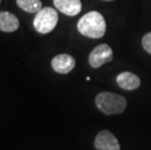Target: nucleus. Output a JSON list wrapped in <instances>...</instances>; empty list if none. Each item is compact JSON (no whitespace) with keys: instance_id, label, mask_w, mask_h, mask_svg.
<instances>
[{"instance_id":"nucleus-1","label":"nucleus","mask_w":151,"mask_h":150,"mask_svg":"<svg viewBox=\"0 0 151 150\" xmlns=\"http://www.w3.org/2000/svg\"><path fill=\"white\" fill-rule=\"evenodd\" d=\"M77 29L86 37L99 39L105 34L106 24L101 13L91 11L85 14L77 24Z\"/></svg>"},{"instance_id":"nucleus-2","label":"nucleus","mask_w":151,"mask_h":150,"mask_svg":"<svg viewBox=\"0 0 151 150\" xmlns=\"http://www.w3.org/2000/svg\"><path fill=\"white\" fill-rule=\"evenodd\" d=\"M96 105L105 115H115L124 112L127 107V100L120 95L102 92L96 97Z\"/></svg>"},{"instance_id":"nucleus-3","label":"nucleus","mask_w":151,"mask_h":150,"mask_svg":"<svg viewBox=\"0 0 151 150\" xmlns=\"http://www.w3.org/2000/svg\"><path fill=\"white\" fill-rule=\"evenodd\" d=\"M59 22V15L52 7H45L36 13L33 19V27L37 32L47 34L54 30Z\"/></svg>"},{"instance_id":"nucleus-4","label":"nucleus","mask_w":151,"mask_h":150,"mask_svg":"<svg viewBox=\"0 0 151 150\" xmlns=\"http://www.w3.org/2000/svg\"><path fill=\"white\" fill-rule=\"evenodd\" d=\"M113 60V51L107 44H99L89 56V63L93 68H99Z\"/></svg>"},{"instance_id":"nucleus-5","label":"nucleus","mask_w":151,"mask_h":150,"mask_svg":"<svg viewBox=\"0 0 151 150\" xmlns=\"http://www.w3.org/2000/svg\"><path fill=\"white\" fill-rule=\"evenodd\" d=\"M95 147L97 150H120V143L113 133L104 130L96 136Z\"/></svg>"},{"instance_id":"nucleus-6","label":"nucleus","mask_w":151,"mask_h":150,"mask_svg":"<svg viewBox=\"0 0 151 150\" xmlns=\"http://www.w3.org/2000/svg\"><path fill=\"white\" fill-rule=\"evenodd\" d=\"M52 67L56 72L60 74H67L75 66V60L72 56L67 54H60L52 60Z\"/></svg>"},{"instance_id":"nucleus-7","label":"nucleus","mask_w":151,"mask_h":150,"mask_svg":"<svg viewBox=\"0 0 151 150\" xmlns=\"http://www.w3.org/2000/svg\"><path fill=\"white\" fill-rule=\"evenodd\" d=\"M54 5L63 14L66 16H76L82 10L80 0H54Z\"/></svg>"},{"instance_id":"nucleus-8","label":"nucleus","mask_w":151,"mask_h":150,"mask_svg":"<svg viewBox=\"0 0 151 150\" xmlns=\"http://www.w3.org/2000/svg\"><path fill=\"white\" fill-rule=\"evenodd\" d=\"M117 84L120 88L127 91L136 90L140 86V79L134 73L124 71L120 73L116 78Z\"/></svg>"},{"instance_id":"nucleus-9","label":"nucleus","mask_w":151,"mask_h":150,"mask_svg":"<svg viewBox=\"0 0 151 150\" xmlns=\"http://www.w3.org/2000/svg\"><path fill=\"white\" fill-rule=\"evenodd\" d=\"M20 27L19 19L9 12H0V30L3 32H14Z\"/></svg>"},{"instance_id":"nucleus-10","label":"nucleus","mask_w":151,"mask_h":150,"mask_svg":"<svg viewBox=\"0 0 151 150\" xmlns=\"http://www.w3.org/2000/svg\"><path fill=\"white\" fill-rule=\"evenodd\" d=\"M16 1L22 10L29 14H36L42 9V2L40 0H16Z\"/></svg>"},{"instance_id":"nucleus-11","label":"nucleus","mask_w":151,"mask_h":150,"mask_svg":"<svg viewBox=\"0 0 151 150\" xmlns=\"http://www.w3.org/2000/svg\"><path fill=\"white\" fill-rule=\"evenodd\" d=\"M141 43H142L143 49L151 55V32H148L144 35L142 37V40H141Z\"/></svg>"},{"instance_id":"nucleus-12","label":"nucleus","mask_w":151,"mask_h":150,"mask_svg":"<svg viewBox=\"0 0 151 150\" xmlns=\"http://www.w3.org/2000/svg\"><path fill=\"white\" fill-rule=\"evenodd\" d=\"M104 1H114V0H104Z\"/></svg>"},{"instance_id":"nucleus-13","label":"nucleus","mask_w":151,"mask_h":150,"mask_svg":"<svg viewBox=\"0 0 151 150\" xmlns=\"http://www.w3.org/2000/svg\"><path fill=\"white\" fill-rule=\"evenodd\" d=\"M0 3H1V0H0Z\"/></svg>"}]
</instances>
